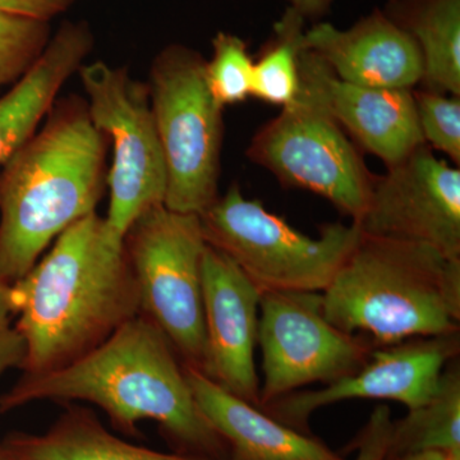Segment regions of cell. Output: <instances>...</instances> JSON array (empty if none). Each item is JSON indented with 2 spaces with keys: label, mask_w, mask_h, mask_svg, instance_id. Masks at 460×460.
Returning <instances> with one entry per match:
<instances>
[{
  "label": "cell",
  "mask_w": 460,
  "mask_h": 460,
  "mask_svg": "<svg viewBox=\"0 0 460 460\" xmlns=\"http://www.w3.org/2000/svg\"><path fill=\"white\" fill-rule=\"evenodd\" d=\"M365 234L413 242L460 259V171L422 144L375 177L357 223Z\"/></svg>",
  "instance_id": "cell-11"
},
{
  "label": "cell",
  "mask_w": 460,
  "mask_h": 460,
  "mask_svg": "<svg viewBox=\"0 0 460 460\" xmlns=\"http://www.w3.org/2000/svg\"><path fill=\"white\" fill-rule=\"evenodd\" d=\"M460 450V366L453 359L428 402L393 420L386 458Z\"/></svg>",
  "instance_id": "cell-20"
},
{
  "label": "cell",
  "mask_w": 460,
  "mask_h": 460,
  "mask_svg": "<svg viewBox=\"0 0 460 460\" xmlns=\"http://www.w3.org/2000/svg\"><path fill=\"white\" fill-rule=\"evenodd\" d=\"M77 0H0V12L11 16L49 23L68 11Z\"/></svg>",
  "instance_id": "cell-26"
},
{
  "label": "cell",
  "mask_w": 460,
  "mask_h": 460,
  "mask_svg": "<svg viewBox=\"0 0 460 460\" xmlns=\"http://www.w3.org/2000/svg\"><path fill=\"white\" fill-rule=\"evenodd\" d=\"M304 49L320 57L339 80L376 89H413L423 77L413 38L383 9L341 30L321 22L304 33Z\"/></svg>",
  "instance_id": "cell-15"
},
{
  "label": "cell",
  "mask_w": 460,
  "mask_h": 460,
  "mask_svg": "<svg viewBox=\"0 0 460 460\" xmlns=\"http://www.w3.org/2000/svg\"><path fill=\"white\" fill-rule=\"evenodd\" d=\"M49 40V23L0 12V87L20 80Z\"/></svg>",
  "instance_id": "cell-23"
},
{
  "label": "cell",
  "mask_w": 460,
  "mask_h": 460,
  "mask_svg": "<svg viewBox=\"0 0 460 460\" xmlns=\"http://www.w3.org/2000/svg\"><path fill=\"white\" fill-rule=\"evenodd\" d=\"M25 352V341L16 329L0 330V376L9 368H20Z\"/></svg>",
  "instance_id": "cell-27"
},
{
  "label": "cell",
  "mask_w": 460,
  "mask_h": 460,
  "mask_svg": "<svg viewBox=\"0 0 460 460\" xmlns=\"http://www.w3.org/2000/svg\"><path fill=\"white\" fill-rule=\"evenodd\" d=\"M0 460H23L18 458L17 456H14L13 453L9 452L7 447H4V444L0 441Z\"/></svg>",
  "instance_id": "cell-31"
},
{
  "label": "cell",
  "mask_w": 460,
  "mask_h": 460,
  "mask_svg": "<svg viewBox=\"0 0 460 460\" xmlns=\"http://www.w3.org/2000/svg\"><path fill=\"white\" fill-rule=\"evenodd\" d=\"M383 11L419 45L423 90L460 96V0H390Z\"/></svg>",
  "instance_id": "cell-19"
},
{
  "label": "cell",
  "mask_w": 460,
  "mask_h": 460,
  "mask_svg": "<svg viewBox=\"0 0 460 460\" xmlns=\"http://www.w3.org/2000/svg\"><path fill=\"white\" fill-rule=\"evenodd\" d=\"M392 425V411L389 407L385 404L377 405L349 445V449L357 452L354 460H386Z\"/></svg>",
  "instance_id": "cell-25"
},
{
  "label": "cell",
  "mask_w": 460,
  "mask_h": 460,
  "mask_svg": "<svg viewBox=\"0 0 460 460\" xmlns=\"http://www.w3.org/2000/svg\"><path fill=\"white\" fill-rule=\"evenodd\" d=\"M253 59L238 36L219 32L213 39V57L206 60L208 90L220 107L246 102L252 96Z\"/></svg>",
  "instance_id": "cell-22"
},
{
  "label": "cell",
  "mask_w": 460,
  "mask_h": 460,
  "mask_svg": "<svg viewBox=\"0 0 460 460\" xmlns=\"http://www.w3.org/2000/svg\"><path fill=\"white\" fill-rule=\"evenodd\" d=\"M17 289L14 329L25 341L21 370L66 367L140 314V296L123 241L93 213L72 224Z\"/></svg>",
  "instance_id": "cell-2"
},
{
  "label": "cell",
  "mask_w": 460,
  "mask_h": 460,
  "mask_svg": "<svg viewBox=\"0 0 460 460\" xmlns=\"http://www.w3.org/2000/svg\"><path fill=\"white\" fill-rule=\"evenodd\" d=\"M86 93L91 120L113 144V162L107 177L111 204L105 226L123 241L129 226L142 213L164 205L166 166L157 135L147 84L126 68L105 62L78 69Z\"/></svg>",
  "instance_id": "cell-9"
},
{
  "label": "cell",
  "mask_w": 460,
  "mask_h": 460,
  "mask_svg": "<svg viewBox=\"0 0 460 460\" xmlns=\"http://www.w3.org/2000/svg\"><path fill=\"white\" fill-rule=\"evenodd\" d=\"M326 319L385 347L460 332V259L361 232L321 293Z\"/></svg>",
  "instance_id": "cell-4"
},
{
  "label": "cell",
  "mask_w": 460,
  "mask_h": 460,
  "mask_svg": "<svg viewBox=\"0 0 460 460\" xmlns=\"http://www.w3.org/2000/svg\"><path fill=\"white\" fill-rule=\"evenodd\" d=\"M299 74L314 84L328 113L366 151L385 163L401 162L425 144L413 90L376 89L339 80L310 50L299 56Z\"/></svg>",
  "instance_id": "cell-14"
},
{
  "label": "cell",
  "mask_w": 460,
  "mask_h": 460,
  "mask_svg": "<svg viewBox=\"0 0 460 460\" xmlns=\"http://www.w3.org/2000/svg\"><path fill=\"white\" fill-rule=\"evenodd\" d=\"M199 217L206 243L229 257L261 295L323 293L361 234L356 223H332L311 237L244 198L238 186Z\"/></svg>",
  "instance_id": "cell-5"
},
{
  "label": "cell",
  "mask_w": 460,
  "mask_h": 460,
  "mask_svg": "<svg viewBox=\"0 0 460 460\" xmlns=\"http://www.w3.org/2000/svg\"><path fill=\"white\" fill-rule=\"evenodd\" d=\"M40 401L93 402L131 438L140 435L138 423L154 420L172 452L229 459L228 445L196 402L184 363L164 332L140 314L66 367L23 374L0 396V413Z\"/></svg>",
  "instance_id": "cell-1"
},
{
  "label": "cell",
  "mask_w": 460,
  "mask_h": 460,
  "mask_svg": "<svg viewBox=\"0 0 460 460\" xmlns=\"http://www.w3.org/2000/svg\"><path fill=\"white\" fill-rule=\"evenodd\" d=\"M199 215L164 205L142 213L127 229L123 247L140 296V316L164 332L184 366L206 370L202 257Z\"/></svg>",
  "instance_id": "cell-7"
},
{
  "label": "cell",
  "mask_w": 460,
  "mask_h": 460,
  "mask_svg": "<svg viewBox=\"0 0 460 460\" xmlns=\"http://www.w3.org/2000/svg\"><path fill=\"white\" fill-rule=\"evenodd\" d=\"M66 405L65 413L45 434L14 432L2 443L23 460H205L127 443L109 432L93 411Z\"/></svg>",
  "instance_id": "cell-18"
},
{
  "label": "cell",
  "mask_w": 460,
  "mask_h": 460,
  "mask_svg": "<svg viewBox=\"0 0 460 460\" xmlns=\"http://www.w3.org/2000/svg\"><path fill=\"white\" fill-rule=\"evenodd\" d=\"M332 3V0H289V8L305 21L328 13Z\"/></svg>",
  "instance_id": "cell-29"
},
{
  "label": "cell",
  "mask_w": 460,
  "mask_h": 460,
  "mask_svg": "<svg viewBox=\"0 0 460 460\" xmlns=\"http://www.w3.org/2000/svg\"><path fill=\"white\" fill-rule=\"evenodd\" d=\"M206 59L172 44L150 71L151 109L166 166L164 206L201 215L219 198L223 111L206 83Z\"/></svg>",
  "instance_id": "cell-6"
},
{
  "label": "cell",
  "mask_w": 460,
  "mask_h": 460,
  "mask_svg": "<svg viewBox=\"0 0 460 460\" xmlns=\"http://www.w3.org/2000/svg\"><path fill=\"white\" fill-rule=\"evenodd\" d=\"M386 460H460V450H453V452H420L395 456V458H386Z\"/></svg>",
  "instance_id": "cell-30"
},
{
  "label": "cell",
  "mask_w": 460,
  "mask_h": 460,
  "mask_svg": "<svg viewBox=\"0 0 460 460\" xmlns=\"http://www.w3.org/2000/svg\"><path fill=\"white\" fill-rule=\"evenodd\" d=\"M299 78L295 102L263 124L247 156L284 186L316 193L357 224L367 208L376 175L323 107L314 84L304 75Z\"/></svg>",
  "instance_id": "cell-8"
},
{
  "label": "cell",
  "mask_w": 460,
  "mask_h": 460,
  "mask_svg": "<svg viewBox=\"0 0 460 460\" xmlns=\"http://www.w3.org/2000/svg\"><path fill=\"white\" fill-rule=\"evenodd\" d=\"M257 345L263 375L260 408L311 384L349 376L376 348L370 339L332 325L321 293L314 292L262 293Z\"/></svg>",
  "instance_id": "cell-10"
},
{
  "label": "cell",
  "mask_w": 460,
  "mask_h": 460,
  "mask_svg": "<svg viewBox=\"0 0 460 460\" xmlns=\"http://www.w3.org/2000/svg\"><path fill=\"white\" fill-rule=\"evenodd\" d=\"M108 144L86 100L69 96L54 102L41 131L3 164L0 280L22 279L54 239L96 213Z\"/></svg>",
  "instance_id": "cell-3"
},
{
  "label": "cell",
  "mask_w": 460,
  "mask_h": 460,
  "mask_svg": "<svg viewBox=\"0 0 460 460\" xmlns=\"http://www.w3.org/2000/svg\"><path fill=\"white\" fill-rule=\"evenodd\" d=\"M93 47L86 22L63 23L31 68L0 99V165L35 135L58 93L84 65Z\"/></svg>",
  "instance_id": "cell-17"
},
{
  "label": "cell",
  "mask_w": 460,
  "mask_h": 460,
  "mask_svg": "<svg viewBox=\"0 0 460 460\" xmlns=\"http://www.w3.org/2000/svg\"><path fill=\"white\" fill-rule=\"evenodd\" d=\"M202 305L206 337L205 376L260 407L255 365L261 293L241 269L206 244L202 257Z\"/></svg>",
  "instance_id": "cell-13"
},
{
  "label": "cell",
  "mask_w": 460,
  "mask_h": 460,
  "mask_svg": "<svg viewBox=\"0 0 460 460\" xmlns=\"http://www.w3.org/2000/svg\"><path fill=\"white\" fill-rule=\"evenodd\" d=\"M18 295L14 284L0 280V330L11 328L12 317L18 314Z\"/></svg>",
  "instance_id": "cell-28"
},
{
  "label": "cell",
  "mask_w": 460,
  "mask_h": 460,
  "mask_svg": "<svg viewBox=\"0 0 460 460\" xmlns=\"http://www.w3.org/2000/svg\"><path fill=\"white\" fill-rule=\"evenodd\" d=\"M305 20L288 7L275 25V35L253 63L252 96L287 107L295 102L301 86L299 56L304 50Z\"/></svg>",
  "instance_id": "cell-21"
},
{
  "label": "cell",
  "mask_w": 460,
  "mask_h": 460,
  "mask_svg": "<svg viewBox=\"0 0 460 460\" xmlns=\"http://www.w3.org/2000/svg\"><path fill=\"white\" fill-rule=\"evenodd\" d=\"M423 140L460 164V99L434 91H413Z\"/></svg>",
  "instance_id": "cell-24"
},
{
  "label": "cell",
  "mask_w": 460,
  "mask_h": 460,
  "mask_svg": "<svg viewBox=\"0 0 460 460\" xmlns=\"http://www.w3.org/2000/svg\"><path fill=\"white\" fill-rule=\"evenodd\" d=\"M184 368L199 410L228 445V460H347L313 434L284 425L202 372Z\"/></svg>",
  "instance_id": "cell-16"
},
{
  "label": "cell",
  "mask_w": 460,
  "mask_h": 460,
  "mask_svg": "<svg viewBox=\"0 0 460 460\" xmlns=\"http://www.w3.org/2000/svg\"><path fill=\"white\" fill-rule=\"evenodd\" d=\"M459 352V332L376 347L368 361L349 376L323 389L290 393L261 410L305 434H313L310 419L314 411L339 402L390 401L413 410L431 398L444 368L458 358Z\"/></svg>",
  "instance_id": "cell-12"
}]
</instances>
